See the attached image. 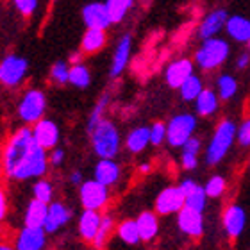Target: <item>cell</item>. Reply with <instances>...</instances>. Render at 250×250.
<instances>
[{
	"label": "cell",
	"mask_w": 250,
	"mask_h": 250,
	"mask_svg": "<svg viewBox=\"0 0 250 250\" xmlns=\"http://www.w3.org/2000/svg\"><path fill=\"white\" fill-rule=\"evenodd\" d=\"M45 243H47L45 227H29V225H25L16 236L15 247L16 250H43Z\"/></svg>",
	"instance_id": "obj_15"
},
{
	"label": "cell",
	"mask_w": 250,
	"mask_h": 250,
	"mask_svg": "<svg viewBox=\"0 0 250 250\" xmlns=\"http://www.w3.org/2000/svg\"><path fill=\"white\" fill-rule=\"evenodd\" d=\"M105 5L109 11L111 21L115 25V23H122L125 20L129 11L134 7V0H105Z\"/></svg>",
	"instance_id": "obj_29"
},
{
	"label": "cell",
	"mask_w": 250,
	"mask_h": 250,
	"mask_svg": "<svg viewBox=\"0 0 250 250\" xmlns=\"http://www.w3.org/2000/svg\"><path fill=\"white\" fill-rule=\"evenodd\" d=\"M191 73H195V62L188 58L175 59L165 68V83L173 89H179L181 84L186 81Z\"/></svg>",
	"instance_id": "obj_14"
},
{
	"label": "cell",
	"mask_w": 250,
	"mask_h": 250,
	"mask_svg": "<svg viewBox=\"0 0 250 250\" xmlns=\"http://www.w3.org/2000/svg\"><path fill=\"white\" fill-rule=\"evenodd\" d=\"M32 195H34V198H38V200H43V202L50 204L54 198V188L52 184L48 183V181H45V179H36V183H34V186H32Z\"/></svg>",
	"instance_id": "obj_34"
},
{
	"label": "cell",
	"mask_w": 250,
	"mask_h": 250,
	"mask_svg": "<svg viewBox=\"0 0 250 250\" xmlns=\"http://www.w3.org/2000/svg\"><path fill=\"white\" fill-rule=\"evenodd\" d=\"M109 102H111L109 93H104L99 100H97V104L93 105V109H91V113H89V116H88V124H86L88 132H91V130H93L95 127H97V125L105 118L104 115H105V109H107Z\"/></svg>",
	"instance_id": "obj_30"
},
{
	"label": "cell",
	"mask_w": 250,
	"mask_h": 250,
	"mask_svg": "<svg viewBox=\"0 0 250 250\" xmlns=\"http://www.w3.org/2000/svg\"><path fill=\"white\" fill-rule=\"evenodd\" d=\"M230 47L224 38L213 36L202 40V45L195 52V64L204 72H213L229 59Z\"/></svg>",
	"instance_id": "obj_3"
},
{
	"label": "cell",
	"mask_w": 250,
	"mask_h": 250,
	"mask_svg": "<svg viewBox=\"0 0 250 250\" xmlns=\"http://www.w3.org/2000/svg\"><path fill=\"white\" fill-rule=\"evenodd\" d=\"M0 250H16V247H11L7 243H0Z\"/></svg>",
	"instance_id": "obj_48"
},
{
	"label": "cell",
	"mask_w": 250,
	"mask_h": 250,
	"mask_svg": "<svg viewBox=\"0 0 250 250\" xmlns=\"http://www.w3.org/2000/svg\"><path fill=\"white\" fill-rule=\"evenodd\" d=\"M102 216L95 209H84V213L79 218V234L83 236V240L93 241L97 232H99Z\"/></svg>",
	"instance_id": "obj_20"
},
{
	"label": "cell",
	"mask_w": 250,
	"mask_h": 250,
	"mask_svg": "<svg viewBox=\"0 0 250 250\" xmlns=\"http://www.w3.org/2000/svg\"><path fill=\"white\" fill-rule=\"evenodd\" d=\"M111 230H113V218H111L109 214H105V216H102L99 232H97V236H95V240H93V245L97 247V249H102V247H104Z\"/></svg>",
	"instance_id": "obj_37"
},
{
	"label": "cell",
	"mask_w": 250,
	"mask_h": 250,
	"mask_svg": "<svg viewBox=\"0 0 250 250\" xmlns=\"http://www.w3.org/2000/svg\"><path fill=\"white\" fill-rule=\"evenodd\" d=\"M238 91V81L230 73H222L216 79V93L222 100H230Z\"/></svg>",
	"instance_id": "obj_31"
},
{
	"label": "cell",
	"mask_w": 250,
	"mask_h": 250,
	"mask_svg": "<svg viewBox=\"0 0 250 250\" xmlns=\"http://www.w3.org/2000/svg\"><path fill=\"white\" fill-rule=\"evenodd\" d=\"M48 161H50L52 167H61L62 161H64V150L59 148V146H56V148H52V150H48Z\"/></svg>",
	"instance_id": "obj_41"
},
{
	"label": "cell",
	"mask_w": 250,
	"mask_h": 250,
	"mask_svg": "<svg viewBox=\"0 0 250 250\" xmlns=\"http://www.w3.org/2000/svg\"><path fill=\"white\" fill-rule=\"evenodd\" d=\"M68 84H72L73 88L77 89H86L91 84V72H89L88 64L84 62H77V64H70V81Z\"/></svg>",
	"instance_id": "obj_26"
},
{
	"label": "cell",
	"mask_w": 250,
	"mask_h": 250,
	"mask_svg": "<svg viewBox=\"0 0 250 250\" xmlns=\"http://www.w3.org/2000/svg\"><path fill=\"white\" fill-rule=\"evenodd\" d=\"M218 104H220L218 93L211 88H204V91L195 100V111L200 116H211L216 113Z\"/></svg>",
	"instance_id": "obj_24"
},
{
	"label": "cell",
	"mask_w": 250,
	"mask_h": 250,
	"mask_svg": "<svg viewBox=\"0 0 250 250\" xmlns=\"http://www.w3.org/2000/svg\"><path fill=\"white\" fill-rule=\"evenodd\" d=\"M140 170H141V172H143V173H146V172H148V170H150V165H146V163H145V165H141Z\"/></svg>",
	"instance_id": "obj_49"
},
{
	"label": "cell",
	"mask_w": 250,
	"mask_h": 250,
	"mask_svg": "<svg viewBox=\"0 0 250 250\" xmlns=\"http://www.w3.org/2000/svg\"><path fill=\"white\" fill-rule=\"evenodd\" d=\"M197 186H198V184L195 183V181H191V179H186V181L181 184V188H183V191L186 193V195H188V193H191Z\"/></svg>",
	"instance_id": "obj_46"
},
{
	"label": "cell",
	"mask_w": 250,
	"mask_h": 250,
	"mask_svg": "<svg viewBox=\"0 0 250 250\" xmlns=\"http://www.w3.org/2000/svg\"><path fill=\"white\" fill-rule=\"evenodd\" d=\"M225 189V181L224 177H220V175H214L208 181L206 184V193H208V197H220Z\"/></svg>",
	"instance_id": "obj_39"
},
{
	"label": "cell",
	"mask_w": 250,
	"mask_h": 250,
	"mask_svg": "<svg viewBox=\"0 0 250 250\" xmlns=\"http://www.w3.org/2000/svg\"><path fill=\"white\" fill-rule=\"evenodd\" d=\"M204 91V83L202 79L191 73L189 77L181 84V88H179V93H181V99L186 100V102H195L197 97Z\"/></svg>",
	"instance_id": "obj_27"
},
{
	"label": "cell",
	"mask_w": 250,
	"mask_h": 250,
	"mask_svg": "<svg viewBox=\"0 0 250 250\" xmlns=\"http://www.w3.org/2000/svg\"><path fill=\"white\" fill-rule=\"evenodd\" d=\"M179 227L183 232L193 236V238H198L204 230V220L202 213L197 211V209H191L184 206L181 211H179Z\"/></svg>",
	"instance_id": "obj_17"
},
{
	"label": "cell",
	"mask_w": 250,
	"mask_h": 250,
	"mask_svg": "<svg viewBox=\"0 0 250 250\" xmlns=\"http://www.w3.org/2000/svg\"><path fill=\"white\" fill-rule=\"evenodd\" d=\"M70 183H72V184H79V186H81V184L84 183V181H83V173H81V172H72V173H70Z\"/></svg>",
	"instance_id": "obj_47"
},
{
	"label": "cell",
	"mask_w": 250,
	"mask_h": 250,
	"mask_svg": "<svg viewBox=\"0 0 250 250\" xmlns=\"http://www.w3.org/2000/svg\"><path fill=\"white\" fill-rule=\"evenodd\" d=\"M138 229H140V236L141 240H152L154 236L157 234V229H159V224H157V218L156 214L150 213V211H145V213H141L138 216Z\"/></svg>",
	"instance_id": "obj_28"
},
{
	"label": "cell",
	"mask_w": 250,
	"mask_h": 250,
	"mask_svg": "<svg viewBox=\"0 0 250 250\" xmlns=\"http://www.w3.org/2000/svg\"><path fill=\"white\" fill-rule=\"evenodd\" d=\"M107 43V31L105 29H86L81 38V50L84 56H93L100 52Z\"/></svg>",
	"instance_id": "obj_19"
},
{
	"label": "cell",
	"mask_w": 250,
	"mask_h": 250,
	"mask_svg": "<svg viewBox=\"0 0 250 250\" xmlns=\"http://www.w3.org/2000/svg\"><path fill=\"white\" fill-rule=\"evenodd\" d=\"M105 184L99 183L97 179H91V181H84L81 184V189H79V195H81V204H83L84 209H95L99 211L107 204L109 200V191H107Z\"/></svg>",
	"instance_id": "obj_8"
},
{
	"label": "cell",
	"mask_w": 250,
	"mask_h": 250,
	"mask_svg": "<svg viewBox=\"0 0 250 250\" xmlns=\"http://www.w3.org/2000/svg\"><path fill=\"white\" fill-rule=\"evenodd\" d=\"M29 77V61L20 54L9 52L0 58V84L7 89L20 88Z\"/></svg>",
	"instance_id": "obj_5"
},
{
	"label": "cell",
	"mask_w": 250,
	"mask_h": 250,
	"mask_svg": "<svg viewBox=\"0 0 250 250\" xmlns=\"http://www.w3.org/2000/svg\"><path fill=\"white\" fill-rule=\"evenodd\" d=\"M130 52H132V36L130 34H124L116 42L115 52H113V59H111L109 66L111 79H118L125 72V68H127V64L130 61Z\"/></svg>",
	"instance_id": "obj_12"
},
{
	"label": "cell",
	"mask_w": 250,
	"mask_h": 250,
	"mask_svg": "<svg viewBox=\"0 0 250 250\" xmlns=\"http://www.w3.org/2000/svg\"><path fill=\"white\" fill-rule=\"evenodd\" d=\"M4 168H2V163H0V186H2V177H4Z\"/></svg>",
	"instance_id": "obj_50"
},
{
	"label": "cell",
	"mask_w": 250,
	"mask_h": 250,
	"mask_svg": "<svg viewBox=\"0 0 250 250\" xmlns=\"http://www.w3.org/2000/svg\"><path fill=\"white\" fill-rule=\"evenodd\" d=\"M32 127V134L34 140L38 141V145H42L45 150H52L59 145L61 140V130L59 125L50 118H42L40 122H36Z\"/></svg>",
	"instance_id": "obj_10"
},
{
	"label": "cell",
	"mask_w": 250,
	"mask_h": 250,
	"mask_svg": "<svg viewBox=\"0 0 250 250\" xmlns=\"http://www.w3.org/2000/svg\"><path fill=\"white\" fill-rule=\"evenodd\" d=\"M163 141H167V124L156 122L150 125V143L152 145H161Z\"/></svg>",
	"instance_id": "obj_38"
},
{
	"label": "cell",
	"mask_w": 250,
	"mask_h": 250,
	"mask_svg": "<svg viewBox=\"0 0 250 250\" xmlns=\"http://www.w3.org/2000/svg\"><path fill=\"white\" fill-rule=\"evenodd\" d=\"M225 32L230 40L238 43H247L250 40V18L243 15H229L225 23Z\"/></svg>",
	"instance_id": "obj_18"
},
{
	"label": "cell",
	"mask_w": 250,
	"mask_h": 250,
	"mask_svg": "<svg viewBox=\"0 0 250 250\" xmlns=\"http://www.w3.org/2000/svg\"><path fill=\"white\" fill-rule=\"evenodd\" d=\"M250 64V56L249 52H243L238 56V59H236V68L238 70H245V68H249Z\"/></svg>",
	"instance_id": "obj_43"
},
{
	"label": "cell",
	"mask_w": 250,
	"mask_h": 250,
	"mask_svg": "<svg viewBox=\"0 0 250 250\" xmlns=\"http://www.w3.org/2000/svg\"><path fill=\"white\" fill-rule=\"evenodd\" d=\"M52 2H56V0H52Z\"/></svg>",
	"instance_id": "obj_52"
},
{
	"label": "cell",
	"mask_w": 250,
	"mask_h": 250,
	"mask_svg": "<svg viewBox=\"0 0 250 250\" xmlns=\"http://www.w3.org/2000/svg\"><path fill=\"white\" fill-rule=\"evenodd\" d=\"M47 213H48V204L43 202V200H38V198H32L31 202L27 204L23 222L29 227H43L45 220H47Z\"/></svg>",
	"instance_id": "obj_23"
},
{
	"label": "cell",
	"mask_w": 250,
	"mask_h": 250,
	"mask_svg": "<svg viewBox=\"0 0 250 250\" xmlns=\"http://www.w3.org/2000/svg\"><path fill=\"white\" fill-rule=\"evenodd\" d=\"M0 163L5 177L11 181L42 179L48 170V150L38 145L31 125H21L13 130L2 146Z\"/></svg>",
	"instance_id": "obj_1"
},
{
	"label": "cell",
	"mask_w": 250,
	"mask_h": 250,
	"mask_svg": "<svg viewBox=\"0 0 250 250\" xmlns=\"http://www.w3.org/2000/svg\"><path fill=\"white\" fill-rule=\"evenodd\" d=\"M48 79H50V83L56 84V86H64V84H68V81H70V62L56 61L52 66H50Z\"/></svg>",
	"instance_id": "obj_32"
},
{
	"label": "cell",
	"mask_w": 250,
	"mask_h": 250,
	"mask_svg": "<svg viewBox=\"0 0 250 250\" xmlns=\"http://www.w3.org/2000/svg\"><path fill=\"white\" fill-rule=\"evenodd\" d=\"M247 45H249V50H250V40H249V42H247Z\"/></svg>",
	"instance_id": "obj_51"
},
{
	"label": "cell",
	"mask_w": 250,
	"mask_h": 250,
	"mask_svg": "<svg viewBox=\"0 0 250 250\" xmlns=\"http://www.w3.org/2000/svg\"><path fill=\"white\" fill-rule=\"evenodd\" d=\"M83 23L86 29H109L113 25L105 2H88L81 11Z\"/></svg>",
	"instance_id": "obj_9"
},
{
	"label": "cell",
	"mask_w": 250,
	"mask_h": 250,
	"mask_svg": "<svg viewBox=\"0 0 250 250\" xmlns=\"http://www.w3.org/2000/svg\"><path fill=\"white\" fill-rule=\"evenodd\" d=\"M72 218V211L64 206L62 202H50L48 204V213H47V220H45V230H47V234H54V232H58L61 227L70 222Z\"/></svg>",
	"instance_id": "obj_16"
},
{
	"label": "cell",
	"mask_w": 250,
	"mask_h": 250,
	"mask_svg": "<svg viewBox=\"0 0 250 250\" xmlns=\"http://www.w3.org/2000/svg\"><path fill=\"white\" fill-rule=\"evenodd\" d=\"M236 132H238V127L234 125V122L224 120L220 122V125L214 130L213 138L209 141L208 150H206V161L209 165H216L225 157V154L229 152L230 145L234 143Z\"/></svg>",
	"instance_id": "obj_6"
},
{
	"label": "cell",
	"mask_w": 250,
	"mask_h": 250,
	"mask_svg": "<svg viewBox=\"0 0 250 250\" xmlns=\"http://www.w3.org/2000/svg\"><path fill=\"white\" fill-rule=\"evenodd\" d=\"M245 211L240 206H229L227 208V211L224 214V225L230 238H238L241 234V230L245 229Z\"/></svg>",
	"instance_id": "obj_22"
},
{
	"label": "cell",
	"mask_w": 250,
	"mask_h": 250,
	"mask_svg": "<svg viewBox=\"0 0 250 250\" xmlns=\"http://www.w3.org/2000/svg\"><path fill=\"white\" fill-rule=\"evenodd\" d=\"M83 61H84V52L81 48L70 52V56H68V62H70V64H77V62H83Z\"/></svg>",
	"instance_id": "obj_45"
},
{
	"label": "cell",
	"mask_w": 250,
	"mask_h": 250,
	"mask_svg": "<svg viewBox=\"0 0 250 250\" xmlns=\"http://www.w3.org/2000/svg\"><path fill=\"white\" fill-rule=\"evenodd\" d=\"M89 140L93 152L100 159H115L116 154L120 152V132L116 125L107 118H104L89 132Z\"/></svg>",
	"instance_id": "obj_2"
},
{
	"label": "cell",
	"mask_w": 250,
	"mask_h": 250,
	"mask_svg": "<svg viewBox=\"0 0 250 250\" xmlns=\"http://www.w3.org/2000/svg\"><path fill=\"white\" fill-rule=\"evenodd\" d=\"M197 129V118L191 113H181L175 115L167 124V141L170 146H184Z\"/></svg>",
	"instance_id": "obj_7"
},
{
	"label": "cell",
	"mask_w": 250,
	"mask_h": 250,
	"mask_svg": "<svg viewBox=\"0 0 250 250\" xmlns=\"http://www.w3.org/2000/svg\"><path fill=\"white\" fill-rule=\"evenodd\" d=\"M5 214H7V197H5L4 189L0 188V222L5 218Z\"/></svg>",
	"instance_id": "obj_44"
},
{
	"label": "cell",
	"mask_w": 250,
	"mask_h": 250,
	"mask_svg": "<svg viewBox=\"0 0 250 250\" xmlns=\"http://www.w3.org/2000/svg\"><path fill=\"white\" fill-rule=\"evenodd\" d=\"M227 18H229V13L224 7H218V9H213L211 13L204 16L200 25L197 29V34L200 40H208V38L218 36V32L225 31V23H227Z\"/></svg>",
	"instance_id": "obj_13"
},
{
	"label": "cell",
	"mask_w": 250,
	"mask_h": 250,
	"mask_svg": "<svg viewBox=\"0 0 250 250\" xmlns=\"http://www.w3.org/2000/svg\"><path fill=\"white\" fill-rule=\"evenodd\" d=\"M148 143H150V127H136L127 134V140H125L127 150L132 154L143 152Z\"/></svg>",
	"instance_id": "obj_25"
},
{
	"label": "cell",
	"mask_w": 250,
	"mask_h": 250,
	"mask_svg": "<svg viewBox=\"0 0 250 250\" xmlns=\"http://www.w3.org/2000/svg\"><path fill=\"white\" fill-rule=\"evenodd\" d=\"M118 236H120V240L125 241V243L136 245L141 240L138 222L136 220H125L124 224H120V227H118Z\"/></svg>",
	"instance_id": "obj_33"
},
{
	"label": "cell",
	"mask_w": 250,
	"mask_h": 250,
	"mask_svg": "<svg viewBox=\"0 0 250 250\" xmlns=\"http://www.w3.org/2000/svg\"><path fill=\"white\" fill-rule=\"evenodd\" d=\"M186 206V193L183 191L181 186L167 188L159 193L156 198V211L159 214H170L177 213Z\"/></svg>",
	"instance_id": "obj_11"
},
{
	"label": "cell",
	"mask_w": 250,
	"mask_h": 250,
	"mask_svg": "<svg viewBox=\"0 0 250 250\" xmlns=\"http://www.w3.org/2000/svg\"><path fill=\"white\" fill-rule=\"evenodd\" d=\"M47 113V95L40 88H27L16 104V116L23 125H34Z\"/></svg>",
	"instance_id": "obj_4"
},
{
	"label": "cell",
	"mask_w": 250,
	"mask_h": 250,
	"mask_svg": "<svg viewBox=\"0 0 250 250\" xmlns=\"http://www.w3.org/2000/svg\"><path fill=\"white\" fill-rule=\"evenodd\" d=\"M197 154H189V152H183V156H181V163H183V167L186 170H193V168H197Z\"/></svg>",
	"instance_id": "obj_42"
},
{
	"label": "cell",
	"mask_w": 250,
	"mask_h": 250,
	"mask_svg": "<svg viewBox=\"0 0 250 250\" xmlns=\"http://www.w3.org/2000/svg\"><path fill=\"white\" fill-rule=\"evenodd\" d=\"M236 138H238V143H240L241 146H250V118H247V120L238 127Z\"/></svg>",
	"instance_id": "obj_40"
},
{
	"label": "cell",
	"mask_w": 250,
	"mask_h": 250,
	"mask_svg": "<svg viewBox=\"0 0 250 250\" xmlns=\"http://www.w3.org/2000/svg\"><path fill=\"white\" fill-rule=\"evenodd\" d=\"M206 195H208V193H206V188L197 186L191 193H188L186 195V206L191 209H197V211L202 213L204 208H206Z\"/></svg>",
	"instance_id": "obj_36"
},
{
	"label": "cell",
	"mask_w": 250,
	"mask_h": 250,
	"mask_svg": "<svg viewBox=\"0 0 250 250\" xmlns=\"http://www.w3.org/2000/svg\"><path fill=\"white\" fill-rule=\"evenodd\" d=\"M13 7L16 9L18 15H21L23 18H32L40 9V0H11Z\"/></svg>",
	"instance_id": "obj_35"
},
{
	"label": "cell",
	"mask_w": 250,
	"mask_h": 250,
	"mask_svg": "<svg viewBox=\"0 0 250 250\" xmlns=\"http://www.w3.org/2000/svg\"><path fill=\"white\" fill-rule=\"evenodd\" d=\"M95 179L105 186H113L120 179V165L115 159H100L95 165Z\"/></svg>",
	"instance_id": "obj_21"
}]
</instances>
